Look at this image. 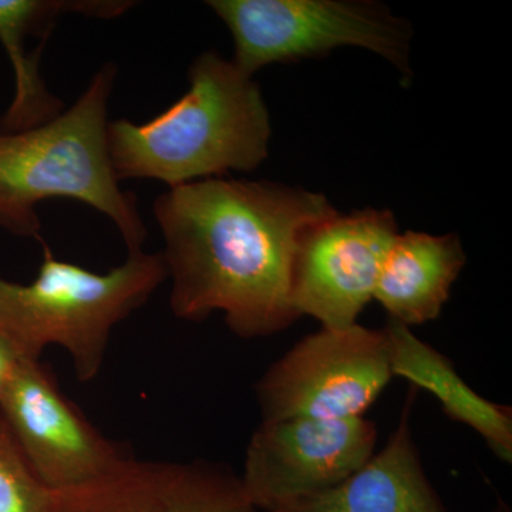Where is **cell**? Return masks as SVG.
Wrapping results in <instances>:
<instances>
[{
	"instance_id": "1",
	"label": "cell",
	"mask_w": 512,
	"mask_h": 512,
	"mask_svg": "<svg viewBox=\"0 0 512 512\" xmlns=\"http://www.w3.org/2000/svg\"><path fill=\"white\" fill-rule=\"evenodd\" d=\"M153 211L171 312L190 322L221 312L241 339L268 338L299 319L296 247L306 229L338 214L318 192L227 177L170 188Z\"/></svg>"
},
{
	"instance_id": "2",
	"label": "cell",
	"mask_w": 512,
	"mask_h": 512,
	"mask_svg": "<svg viewBox=\"0 0 512 512\" xmlns=\"http://www.w3.org/2000/svg\"><path fill=\"white\" fill-rule=\"evenodd\" d=\"M188 87L146 123L109 121L107 146L117 180H154L170 188L252 173L269 156L271 119L254 77L220 53H201Z\"/></svg>"
},
{
	"instance_id": "3",
	"label": "cell",
	"mask_w": 512,
	"mask_h": 512,
	"mask_svg": "<svg viewBox=\"0 0 512 512\" xmlns=\"http://www.w3.org/2000/svg\"><path fill=\"white\" fill-rule=\"evenodd\" d=\"M116 79V64L104 63L79 99L55 119L19 131L0 123V229L40 239L39 205L77 201L113 222L128 254L143 251L147 228L136 194L121 188L107 146Z\"/></svg>"
},
{
	"instance_id": "4",
	"label": "cell",
	"mask_w": 512,
	"mask_h": 512,
	"mask_svg": "<svg viewBox=\"0 0 512 512\" xmlns=\"http://www.w3.org/2000/svg\"><path fill=\"white\" fill-rule=\"evenodd\" d=\"M168 279L161 252L128 254L106 274L62 261L43 244V261L29 284L0 278V330L23 359L40 360L47 346L69 353L82 383L101 372L111 332Z\"/></svg>"
},
{
	"instance_id": "5",
	"label": "cell",
	"mask_w": 512,
	"mask_h": 512,
	"mask_svg": "<svg viewBox=\"0 0 512 512\" xmlns=\"http://www.w3.org/2000/svg\"><path fill=\"white\" fill-rule=\"evenodd\" d=\"M234 40L232 62L248 76L275 63L328 55L336 47L370 50L412 77L409 22L376 2L348 0H210Z\"/></svg>"
},
{
	"instance_id": "6",
	"label": "cell",
	"mask_w": 512,
	"mask_h": 512,
	"mask_svg": "<svg viewBox=\"0 0 512 512\" xmlns=\"http://www.w3.org/2000/svg\"><path fill=\"white\" fill-rule=\"evenodd\" d=\"M384 330L356 325L306 336L256 383L262 421L356 419L392 379Z\"/></svg>"
},
{
	"instance_id": "7",
	"label": "cell",
	"mask_w": 512,
	"mask_h": 512,
	"mask_svg": "<svg viewBox=\"0 0 512 512\" xmlns=\"http://www.w3.org/2000/svg\"><path fill=\"white\" fill-rule=\"evenodd\" d=\"M0 419L56 493L106 476L134 456L90 423L40 360L19 363L0 393Z\"/></svg>"
},
{
	"instance_id": "8",
	"label": "cell",
	"mask_w": 512,
	"mask_h": 512,
	"mask_svg": "<svg viewBox=\"0 0 512 512\" xmlns=\"http://www.w3.org/2000/svg\"><path fill=\"white\" fill-rule=\"evenodd\" d=\"M376 441L375 423L363 417L262 421L239 480L255 511L271 512L345 481L373 456Z\"/></svg>"
},
{
	"instance_id": "9",
	"label": "cell",
	"mask_w": 512,
	"mask_h": 512,
	"mask_svg": "<svg viewBox=\"0 0 512 512\" xmlns=\"http://www.w3.org/2000/svg\"><path fill=\"white\" fill-rule=\"evenodd\" d=\"M399 235L393 212H339L303 232L293 258L291 301L299 318L323 328L356 325L375 295L384 259Z\"/></svg>"
},
{
	"instance_id": "10",
	"label": "cell",
	"mask_w": 512,
	"mask_h": 512,
	"mask_svg": "<svg viewBox=\"0 0 512 512\" xmlns=\"http://www.w3.org/2000/svg\"><path fill=\"white\" fill-rule=\"evenodd\" d=\"M55 512H256L241 480L205 461L138 460L57 491Z\"/></svg>"
},
{
	"instance_id": "11",
	"label": "cell",
	"mask_w": 512,
	"mask_h": 512,
	"mask_svg": "<svg viewBox=\"0 0 512 512\" xmlns=\"http://www.w3.org/2000/svg\"><path fill=\"white\" fill-rule=\"evenodd\" d=\"M414 400L413 387L386 446L352 476L271 512H447L424 473L410 430Z\"/></svg>"
},
{
	"instance_id": "12",
	"label": "cell",
	"mask_w": 512,
	"mask_h": 512,
	"mask_svg": "<svg viewBox=\"0 0 512 512\" xmlns=\"http://www.w3.org/2000/svg\"><path fill=\"white\" fill-rule=\"evenodd\" d=\"M130 0H0V43L15 74V96L0 123L10 131L28 130L55 119L66 107L50 93L40 74L43 47L28 50L30 37L49 40L57 20L69 13L116 19L134 8Z\"/></svg>"
},
{
	"instance_id": "13",
	"label": "cell",
	"mask_w": 512,
	"mask_h": 512,
	"mask_svg": "<svg viewBox=\"0 0 512 512\" xmlns=\"http://www.w3.org/2000/svg\"><path fill=\"white\" fill-rule=\"evenodd\" d=\"M466 265L456 234L407 231L394 239L384 259L373 299L390 320L407 328L439 318L451 286Z\"/></svg>"
},
{
	"instance_id": "14",
	"label": "cell",
	"mask_w": 512,
	"mask_h": 512,
	"mask_svg": "<svg viewBox=\"0 0 512 512\" xmlns=\"http://www.w3.org/2000/svg\"><path fill=\"white\" fill-rule=\"evenodd\" d=\"M386 332L392 376L409 380L416 389L433 394L451 420L476 430L495 456L512 458V409L474 392L446 356L414 336L412 329L390 320Z\"/></svg>"
},
{
	"instance_id": "15",
	"label": "cell",
	"mask_w": 512,
	"mask_h": 512,
	"mask_svg": "<svg viewBox=\"0 0 512 512\" xmlns=\"http://www.w3.org/2000/svg\"><path fill=\"white\" fill-rule=\"evenodd\" d=\"M55 503L0 419V512H55Z\"/></svg>"
},
{
	"instance_id": "16",
	"label": "cell",
	"mask_w": 512,
	"mask_h": 512,
	"mask_svg": "<svg viewBox=\"0 0 512 512\" xmlns=\"http://www.w3.org/2000/svg\"><path fill=\"white\" fill-rule=\"evenodd\" d=\"M22 360L23 357L13 345L12 340L0 330V393L3 392Z\"/></svg>"
},
{
	"instance_id": "17",
	"label": "cell",
	"mask_w": 512,
	"mask_h": 512,
	"mask_svg": "<svg viewBox=\"0 0 512 512\" xmlns=\"http://www.w3.org/2000/svg\"><path fill=\"white\" fill-rule=\"evenodd\" d=\"M508 507H505L503 504V501H500V508H498L497 512H510V510H507Z\"/></svg>"
}]
</instances>
